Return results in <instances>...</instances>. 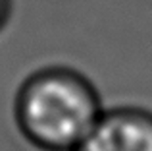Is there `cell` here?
<instances>
[{
    "label": "cell",
    "mask_w": 152,
    "mask_h": 151,
    "mask_svg": "<svg viewBox=\"0 0 152 151\" xmlns=\"http://www.w3.org/2000/svg\"><path fill=\"white\" fill-rule=\"evenodd\" d=\"M94 85L69 68L31 74L15 97V122L42 151H75L102 114Z\"/></svg>",
    "instance_id": "cell-1"
},
{
    "label": "cell",
    "mask_w": 152,
    "mask_h": 151,
    "mask_svg": "<svg viewBox=\"0 0 152 151\" xmlns=\"http://www.w3.org/2000/svg\"><path fill=\"white\" fill-rule=\"evenodd\" d=\"M75 151H152V113L137 107L102 110Z\"/></svg>",
    "instance_id": "cell-2"
},
{
    "label": "cell",
    "mask_w": 152,
    "mask_h": 151,
    "mask_svg": "<svg viewBox=\"0 0 152 151\" xmlns=\"http://www.w3.org/2000/svg\"><path fill=\"white\" fill-rule=\"evenodd\" d=\"M10 14H12V0H0V31L8 23Z\"/></svg>",
    "instance_id": "cell-3"
}]
</instances>
